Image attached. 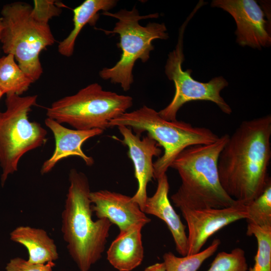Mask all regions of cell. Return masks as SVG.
<instances>
[{
    "mask_svg": "<svg viewBox=\"0 0 271 271\" xmlns=\"http://www.w3.org/2000/svg\"><path fill=\"white\" fill-rule=\"evenodd\" d=\"M93 212L98 219H107L119 231L136 224L145 225L151 221L131 197L106 190L91 192Z\"/></svg>",
    "mask_w": 271,
    "mask_h": 271,
    "instance_id": "cell-13",
    "label": "cell"
},
{
    "mask_svg": "<svg viewBox=\"0 0 271 271\" xmlns=\"http://www.w3.org/2000/svg\"><path fill=\"white\" fill-rule=\"evenodd\" d=\"M4 95L3 93L1 91V90H0V98H1V97Z\"/></svg>",
    "mask_w": 271,
    "mask_h": 271,
    "instance_id": "cell-27",
    "label": "cell"
},
{
    "mask_svg": "<svg viewBox=\"0 0 271 271\" xmlns=\"http://www.w3.org/2000/svg\"><path fill=\"white\" fill-rule=\"evenodd\" d=\"M180 210L188 226L187 255L200 252L207 240L224 227L248 217L247 204L237 200L227 207Z\"/></svg>",
    "mask_w": 271,
    "mask_h": 271,
    "instance_id": "cell-10",
    "label": "cell"
},
{
    "mask_svg": "<svg viewBox=\"0 0 271 271\" xmlns=\"http://www.w3.org/2000/svg\"><path fill=\"white\" fill-rule=\"evenodd\" d=\"M132 104L131 96L105 90L93 83L54 102L47 108L46 115L75 129L104 131L111 120L126 112Z\"/></svg>",
    "mask_w": 271,
    "mask_h": 271,
    "instance_id": "cell-7",
    "label": "cell"
},
{
    "mask_svg": "<svg viewBox=\"0 0 271 271\" xmlns=\"http://www.w3.org/2000/svg\"><path fill=\"white\" fill-rule=\"evenodd\" d=\"M45 123L53 133L55 149L52 156L43 163L41 169L42 174L49 173L58 162L70 156L81 158L87 166L93 164V159L83 152L82 145L89 139L101 134L103 130L70 129L48 117L45 120Z\"/></svg>",
    "mask_w": 271,
    "mask_h": 271,
    "instance_id": "cell-14",
    "label": "cell"
},
{
    "mask_svg": "<svg viewBox=\"0 0 271 271\" xmlns=\"http://www.w3.org/2000/svg\"><path fill=\"white\" fill-rule=\"evenodd\" d=\"M271 115L244 120L223 148L218 161L220 183L233 199L248 203L271 182Z\"/></svg>",
    "mask_w": 271,
    "mask_h": 271,
    "instance_id": "cell-1",
    "label": "cell"
},
{
    "mask_svg": "<svg viewBox=\"0 0 271 271\" xmlns=\"http://www.w3.org/2000/svg\"><path fill=\"white\" fill-rule=\"evenodd\" d=\"M6 109L0 112L1 182L18 170L19 162L27 152L47 142V132L39 123L31 121L28 114L36 103L37 95L8 94Z\"/></svg>",
    "mask_w": 271,
    "mask_h": 271,
    "instance_id": "cell-8",
    "label": "cell"
},
{
    "mask_svg": "<svg viewBox=\"0 0 271 271\" xmlns=\"http://www.w3.org/2000/svg\"><path fill=\"white\" fill-rule=\"evenodd\" d=\"M3 25H2V18H0V41H1V33L2 30Z\"/></svg>",
    "mask_w": 271,
    "mask_h": 271,
    "instance_id": "cell-26",
    "label": "cell"
},
{
    "mask_svg": "<svg viewBox=\"0 0 271 271\" xmlns=\"http://www.w3.org/2000/svg\"><path fill=\"white\" fill-rule=\"evenodd\" d=\"M190 17L188 18L179 31L178 43L175 49L169 53L165 67L168 78L173 81L175 94L170 103L158 112L163 118L169 121L177 120L180 108L187 102L195 100L210 101L215 103L224 113L230 114V106L221 96L222 89L228 82L222 76L216 77L204 83L195 80L191 76L192 70L182 69L184 61L183 53L184 32Z\"/></svg>",
    "mask_w": 271,
    "mask_h": 271,
    "instance_id": "cell-9",
    "label": "cell"
},
{
    "mask_svg": "<svg viewBox=\"0 0 271 271\" xmlns=\"http://www.w3.org/2000/svg\"><path fill=\"white\" fill-rule=\"evenodd\" d=\"M221 241L214 239L206 248L198 253L178 257L171 252L164 253L163 258L166 271H197L202 263L218 249Z\"/></svg>",
    "mask_w": 271,
    "mask_h": 271,
    "instance_id": "cell-20",
    "label": "cell"
},
{
    "mask_svg": "<svg viewBox=\"0 0 271 271\" xmlns=\"http://www.w3.org/2000/svg\"><path fill=\"white\" fill-rule=\"evenodd\" d=\"M117 127L122 137L121 142L128 148L127 155L133 164L134 176L138 183V189L131 198L143 211L148 197L147 185L154 179L153 159L154 157H160L162 150L148 134L141 139L140 135L134 134L128 127Z\"/></svg>",
    "mask_w": 271,
    "mask_h": 271,
    "instance_id": "cell-12",
    "label": "cell"
},
{
    "mask_svg": "<svg viewBox=\"0 0 271 271\" xmlns=\"http://www.w3.org/2000/svg\"><path fill=\"white\" fill-rule=\"evenodd\" d=\"M1 42L4 52L14 56L18 64L34 83L43 73L41 52L55 42L48 24L54 16L51 9L37 1L34 7L17 2L1 10Z\"/></svg>",
    "mask_w": 271,
    "mask_h": 271,
    "instance_id": "cell-4",
    "label": "cell"
},
{
    "mask_svg": "<svg viewBox=\"0 0 271 271\" xmlns=\"http://www.w3.org/2000/svg\"><path fill=\"white\" fill-rule=\"evenodd\" d=\"M54 265V261L36 264L20 257H16L11 259L7 264L6 271H53Z\"/></svg>",
    "mask_w": 271,
    "mask_h": 271,
    "instance_id": "cell-24",
    "label": "cell"
},
{
    "mask_svg": "<svg viewBox=\"0 0 271 271\" xmlns=\"http://www.w3.org/2000/svg\"><path fill=\"white\" fill-rule=\"evenodd\" d=\"M119 126L132 128L140 136L146 131L163 148L164 154L154 163V179L157 180L166 174L172 163L184 150L190 146L214 143L219 138L206 127L194 126L177 120H166L158 112L146 105L126 112L108 123V128Z\"/></svg>",
    "mask_w": 271,
    "mask_h": 271,
    "instance_id": "cell-5",
    "label": "cell"
},
{
    "mask_svg": "<svg viewBox=\"0 0 271 271\" xmlns=\"http://www.w3.org/2000/svg\"><path fill=\"white\" fill-rule=\"evenodd\" d=\"M10 238L27 249L31 263L44 264L59 257L54 240L43 229L20 226L10 233Z\"/></svg>",
    "mask_w": 271,
    "mask_h": 271,
    "instance_id": "cell-17",
    "label": "cell"
},
{
    "mask_svg": "<svg viewBox=\"0 0 271 271\" xmlns=\"http://www.w3.org/2000/svg\"><path fill=\"white\" fill-rule=\"evenodd\" d=\"M246 204L247 223L261 227L271 226V182L259 196Z\"/></svg>",
    "mask_w": 271,
    "mask_h": 271,
    "instance_id": "cell-22",
    "label": "cell"
},
{
    "mask_svg": "<svg viewBox=\"0 0 271 271\" xmlns=\"http://www.w3.org/2000/svg\"><path fill=\"white\" fill-rule=\"evenodd\" d=\"M144 225L136 224L119 231L107 251V259L119 271H130L143 261L144 249L141 231Z\"/></svg>",
    "mask_w": 271,
    "mask_h": 271,
    "instance_id": "cell-16",
    "label": "cell"
},
{
    "mask_svg": "<svg viewBox=\"0 0 271 271\" xmlns=\"http://www.w3.org/2000/svg\"><path fill=\"white\" fill-rule=\"evenodd\" d=\"M212 7L219 8L232 16L236 24V42L241 46L261 49L271 44L265 14L254 0H213Z\"/></svg>",
    "mask_w": 271,
    "mask_h": 271,
    "instance_id": "cell-11",
    "label": "cell"
},
{
    "mask_svg": "<svg viewBox=\"0 0 271 271\" xmlns=\"http://www.w3.org/2000/svg\"><path fill=\"white\" fill-rule=\"evenodd\" d=\"M248 269L245 251L236 247L230 252L218 253L207 271H247Z\"/></svg>",
    "mask_w": 271,
    "mask_h": 271,
    "instance_id": "cell-23",
    "label": "cell"
},
{
    "mask_svg": "<svg viewBox=\"0 0 271 271\" xmlns=\"http://www.w3.org/2000/svg\"><path fill=\"white\" fill-rule=\"evenodd\" d=\"M32 83L16 63L13 55L7 54L0 58V90L4 94L21 95Z\"/></svg>",
    "mask_w": 271,
    "mask_h": 271,
    "instance_id": "cell-19",
    "label": "cell"
},
{
    "mask_svg": "<svg viewBox=\"0 0 271 271\" xmlns=\"http://www.w3.org/2000/svg\"><path fill=\"white\" fill-rule=\"evenodd\" d=\"M229 135L224 134L214 143L190 146L175 159L170 168L176 170L181 184L171 199L178 208L190 209L227 207L236 200L223 188L218 161Z\"/></svg>",
    "mask_w": 271,
    "mask_h": 271,
    "instance_id": "cell-2",
    "label": "cell"
},
{
    "mask_svg": "<svg viewBox=\"0 0 271 271\" xmlns=\"http://www.w3.org/2000/svg\"><path fill=\"white\" fill-rule=\"evenodd\" d=\"M157 181L156 192L152 196L147 197L143 212L158 217L166 223L174 239L177 251L181 256H186L188 253L186 226L169 199L170 186L166 174L158 178Z\"/></svg>",
    "mask_w": 271,
    "mask_h": 271,
    "instance_id": "cell-15",
    "label": "cell"
},
{
    "mask_svg": "<svg viewBox=\"0 0 271 271\" xmlns=\"http://www.w3.org/2000/svg\"><path fill=\"white\" fill-rule=\"evenodd\" d=\"M101 14L118 20L112 30H100L106 35L118 34L119 42L117 46L122 53L113 66L103 68L99 75L102 79L119 84L124 91H128L133 82L132 70L136 62L139 59L143 63L148 61L150 52L154 49L152 42L168 39L167 28L163 23L150 22L145 26L141 25L140 20L156 18L159 15L141 16L135 6L131 10L121 9L115 13L106 11Z\"/></svg>",
    "mask_w": 271,
    "mask_h": 271,
    "instance_id": "cell-6",
    "label": "cell"
},
{
    "mask_svg": "<svg viewBox=\"0 0 271 271\" xmlns=\"http://www.w3.org/2000/svg\"><path fill=\"white\" fill-rule=\"evenodd\" d=\"M69 181L62 212L61 231L69 253L79 271H89L101 257L112 223L106 218L92 219L91 191L84 173L71 169Z\"/></svg>",
    "mask_w": 271,
    "mask_h": 271,
    "instance_id": "cell-3",
    "label": "cell"
},
{
    "mask_svg": "<svg viewBox=\"0 0 271 271\" xmlns=\"http://www.w3.org/2000/svg\"><path fill=\"white\" fill-rule=\"evenodd\" d=\"M144 271H166L164 262L156 263L147 267Z\"/></svg>",
    "mask_w": 271,
    "mask_h": 271,
    "instance_id": "cell-25",
    "label": "cell"
},
{
    "mask_svg": "<svg viewBox=\"0 0 271 271\" xmlns=\"http://www.w3.org/2000/svg\"><path fill=\"white\" fill-rule=\"evenodd\" d=\"M246 234L254 236L257 243L254 264L248 270L271 271V226L261 227L247 223Z\"/></svg>",
    "mask_w": 271,
    "mask_h": 271,
    "instance_id": "cell-21",
    "label": "cell"
},
{
    "mask_svg": "<svg viewBox=\"0 0 271 271\" xmlns=\"http://www.w3.org/2000/svg\"><path fill=\"white\" fill-rule=\"evenodd\" d=\"M117 2L115 0H85L74 9L73 28L68 36L59 43L58 52L65 57L72 56L77 38L84 27L88 24L94 26L99 18V12L108 11L116 6Z\"/></svg>",
    "mask_w": 271,
    "mask_h": 271,
    "instance_id": "cell-18",
    "label": "cell"
}]
</instances>
